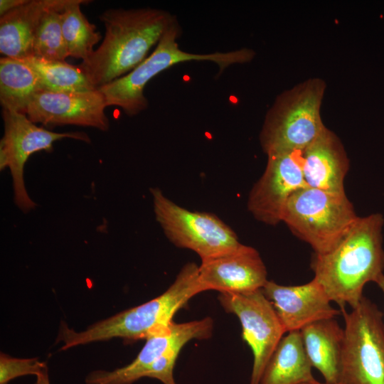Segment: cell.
I'll return each mask as SVG.
<instances>
[{
  "label": "cell",
  "mask_w": 384,
  "mask_h": 384,
  "mask_svg": "<svg viewBox=\"0 0 384 384\" xmlns=\"http://www.w3.org/2000/svg\"><path fill=\"white\" fill-rule=\"evenodd\" d=\"M35 384H50L49 380L48 370L36 376Z\"/></svg>",
  "instance_id": "cell-26"
},
{
  "label": "cell",
  "mask_w": 384,
  "mask_h": 384,
  "mask_svg": "<svg viewBox=\"0 0 384 384\" xmlns=\"http://www.w3.org/2000/svg\"><path fill=\"white\" fill-rule=\"evenodd\" d=\"M326 84L309 78L280 94L266 114L260 142L267 154L302 152L326 127L321 106Z\"/></svg>",
  "instance_id": "cell-5"
},
{
  "label": "cell",
  "mask_w": 384,
  "mask_h": 384,
  "mask_svg": "<svg viewBox=\"0 0 384 384\" xmlns=\"http://www.w3.org/2000/svg\"><path fill=\"white\" fill-rule=\"evenodd\" d=\"M218 300L242 326L243 340L251 348L253 364L250 384H259L272 354L286 334L272 302L262 289L245 293H220Z\"/></svg>",
  "instance_id": "cell-10"
},
{
  "label": "cell",
  "mask_w": 384,
  "mask_h": 384,
  "mask_svg": "<svg viewBox=\"0 0 384 384\" xmlns=\"http://www.w3.org/2000/svg\"><path fill=\"white\" fill-rule=\"evenodd\" d=\"M341 313L345 325L338 383L384 384L383 314L364 297Z\"/></svg>",
  "instance_id": "cell-7"
},
{
  "label": "cell",
  "mask_w": 384,
  "mask_h": 384,
  "mask_svg": "<svg viewBox=\"0 0 384 384\" xmlns=\"http://www.w3.org/2000/svg\"><path fill=\"white\" fill-rule=\"evenodd\" d=\"M198 280L203 292L233 294L262 289L268 281L258 251L242 243L227 253L201 260Z\"/></svg>",
  "instance_id": "cell-14"
},
{
  "label": "cell",
  "mask_w": 384,
  "mask_h": 384,
  "mask_svg": "<svg viewBox=\"0 0 384 384\" xmlns=\"http://www.w3.org/2000/svg\"><path fill=\"white\" fill-rule=\"evenodd\" d=\"M46 0H28L0 18V53L22 60L32 56L33 38Z\"/></svg>",
  "instance_id": "cell-19"
},
{
  "label": "cell",
  "mask_w": 384,
  "mask_h": 384,
  "mask_svg": "<svg viewBox=\"0 0 384 384\" xmlns=\"http://www.w3.org/2000/svg\"><path fill=\"white\" fill-rule=\"evenodd\" d=\"M150 193L156 220L175 246L191 250L204 260L241 244L235 233L215 214L183 208L156 187L150 188Z\"/></svg>",
  "instance_id": "cell-8"
},
{
  "label": "cell",
  "mask_w": 384,
  "mask_h": 384,
  "mask_svg": "<svg viewBox=\"0 0 384 384\" xmlns=\"http://www.w3.org/2000/svg\"><path fill=\"white\" fill-rule=\"evenodd\" d=\"M28 0H1L0 1V16L25 4Z\"/></svg>",
  "instance_id": "cell-25"
},
{
  "label": "cell",
  "mask_w": 384,
  "mask_h": 384,
  "mask_svg": "<svg viewBox=\"0 0 384 384\" xmlns=\"http://www.w3.org/2000/svg\"><path fill=\"white\" fill-rule=\"evenodd\" d=\"M298 153L282 152L267 155L264 173L251 189L247 209L260 222L276 225L282 222L284 208L292 195L306 187L302 157Z\"/></svg>",
  "instance_id": "cell-12"
},
{
  "label": "cell",
  "mask_w": 384,
  "mask_h": 384,
  "mask_svg": "<svg viewBox=\"0 0 384 384\" xmlns=\"http://www.w3.org/2000/svg\"><path fill=\"white\" fill-rule=\"evenodd\" d=\"M181 33L176 18L165 31L154 51L139 65L125 75L100 87L107 105L118 107L128 116H134L144 111L148 100L144 90L156 75L170 67L187 61H209L215 63L222 73L234 64L251 61L255 53L250 48L228 52L199 54L184 51L177 42Z\"/></svg>",
  "instance_id": "cell-4"
},
{
  "label": "cell",
  "mask_w": 384,
  "mask_h": 384,
  "mask_svg": "<svg viewBox=\"0 0 384 384\" xmlns=\"http://www.w3.org/2000/svg\"><path fill=\"white\" fill-rule=\"evenodd\" d=\"M37 74L42 90L55 92H83L95 88L78 65L65 61L48 60L35 56L22 59Z\"/></svg>",
  "instance_id": "cell-22"
},
{
  "label": "cell",
  "mask_w": 384,
  "mask_h": 384,
  "mask_svg": "<svg viewBox=\"0 0 384 384\" xmlns=\"http://www.w3.org/2000/svg\"><path fill=\"white\" fill-rule=\"evenodd\" d=\"M48 370L46 363L38 358H18L4 353L0 354V384H8L21 376H37Z\"/></svg>",
  "instance_id": "cell-24"
},
{
  "label": "cell",
  "mask_w": 384,
  "mask_h": 384,
  "mask_svg": "<svg viewBox=\"0 0 384 384\" xmlns=\"http://www.w3.org/2000/svg\"><path fill=\"white\" fill-rule=\"evenodd\" d=\"M383 222L379 213L358 217L335 248L312 257L314 279L341 311L346 305L351 309L357 306L363 297L365 285L375 282L383 274Z\"/></svg>",
  "instance_id": "cell-1"
},
{
  "label": "cell",
  "mask_w": 384,
  "mask_h": 384,
  "mask_svg": "<svg viewBox=\"0 0 384 384\" xmlns=\"http://www.w3.org/2000/svg\"><path fill=\"white\" fill-rule=\"evenodd\" d=\"M299 331L284 336L263 371L259 384H303L314 380Z\"/></svg>",
  "instance_id": "cell-18"
},
{
  "label": "cell",
  "mask_w": 384,
  "mask_h": 384,
  "mask_svg": "<svg viewBox=\"0 0 384 384\" xmlns=\"http://www.w3.org/2000/svg\"><path fill=\"white\" fill-rule=\"evenodd\" d=\"M213 329L210 317L185 323L172 321L146 338V343L135 359L128 365L107 371L93 370L85 378L86 384H132L144 375L151 365L164 356L181 351L193 339H207Z\"/></svg>",
  "instance_id": "cell-11"
},
{
  "label": "cell",
  "mask_w": 384,
  "mask_h": 384,
  "mask_svg": "<svg viewBox=\"0 0 384 384\" xmlns=\"http://www.w3.org/2000/svg\"><path fill=\"white\" fill-rule=\"evenodd\" d=\"M375 283L380 287L383 293L384 294V274H382L375 281Z\"/></svg>",
  "instance_id": "cell-27"
},
{
  "label": "cell",
  "mask_w": 384,
  "mask_h": 384,
  "mask_svg": "<svg viewBox=\"0 0 384 384\" xmlns=\"http://www.w3.org/2000/svg\"><path fill=\"white\" fill-rule=\"evenodd\" d=\"M358 218L346 193L306 186L289 198L282 222L315 254L322 255L338 245Z\"/></svg>",
  "instance_id": "cell-6"
},
{
  "label": "cell",
  "mask_w": 384,
  "mask_h": 384,
  "mask_svg": "<svg viewBox=\"0 0 384 384\" xmlns=\"http://www.w3.org/2000/svg\"><path fill=\"white\" fill-rule=\"evenodd\" d=\"M303 384H329V383H327L326 382L321 383V382L316 380V379H314V380H313L311 381H309V382H307V383H303ZM336 384H341V383H336Z\"/></svg>",
  "instance_id": "cell-28"
},
{
  "label": "cell",
  "mask_w": 384,
  "mask_h": 384,
  "mask_svg": "<svg viewBox=\"0 0 384 384\" xmlns=\"http://www.w3.org/2000/svg\"><path fill=\"white\" fill-rule=\"evenodd\" d=\"M88 2L65 0L61 11L62 31L68 55L82 61L91 56L102 37L80 10V6Z\"/></svg>",
  "instance_id": "cell-21"
},
{
  "label": "cell",
  "mask_w": 384,
  "mask_h": 384,
  "mask_svg": "<svg viewBox=\"0 0 384 384\" xmlns=\"http://www.w3.org/2000/svg\"><path fill=\"white\" fill-rule=\"evenodd\" d=\"M262 289L272 302L286 333L300 331L311 323L335 318L341 313L332 306L327 294L315 279L294 286L268 280Z\"/></svg>",
  "instance_id": "cell-15"
},
{
  "label": "cell",
  "mask_w": 384,
  "mask_h": 384,
  "mask_svg": "<svg viewBox=\"0 0 384 384\" xmlns=\"http://www.w3.org/2000/svg\"><path fill=\"white\" fill-rule=\"evenodd\" d=\"M303 345L313 368L326 383L339 380L344 331L334 318L311 323L300 331Z\"/></svg>",
  "instance_id": "cell-17"
},
{
  "label": "cell",
  "mask_w": 384,
  "mask_h": 384,
  "mask_svg": "<svg viewBox=\"0 0 384 384\" xmlns=\"http://www.w3.org/2000/svg\"><path fill=\"white\" fill-rule=\"evenodd\" d=\"M4 135L0 141V169L8 168L12 178L14 201L23 213H28L36 203L28 195L24 182V167L28 158L41 151L50 152L53 144L68 138L90 142L82 132H55L38 127L25 114L2 110Z\"/></svg>",
  "instance_id": "cell-9"
},
{
  "label": "cell",
  "mask_w": 384,
  "mask_h": 384,
  "mask_svg": "<svg viewBox=\"0 0 384 384\" xmlns=\"http://www.w3.org/2000/svg\"><path fill=\"white\" fill-rule=\"evenodd\" d=\"M302 154V172L308 187L345 193L343 181L349 161L336 134L325 127Z\"/></svg>",
  "instance_id": "cell-16"
},
{
  "label": "cell",
  "mask_w": 384,
  "mask_h": 384,
  "mask_svg": "<svg viewBox=\"0 0 384 384\" xmlns=\"http://www.w3.org/2000/svg\"><path fill=\"white\" fill-rule=\"evenodd\" d=\"M105 28L100 46L78 65L95 87L131 72L176 18L155 8L109 9L99 16Z\"/></svg>",
  "instance_id": "cell-2"
},
{
  "label": "cell",
  "mask_w": 384,
  "mask_h": 384,
  "mask_svg": "<svg viewBox=\"0 0 384 384\" xmlns=\"http://www.w3.org/2000/svg\"><path fill=\"white\" fill-rule=\"evenodd\" d=\"M65 2V0H46L33 38L32 56L60 61H65L69 56L61 24Z\"/></svg>",
  "instance_id": "cell-23"
},
{
  "label": "cell",
  "mask_w": 384,
  "mask_h": 384,
  "mask_svg": "<svg viewBox=\"0 0 384 384\" xmlns=\"http://www.w3.org/2000/svg\"><path fill=\"white\" fill-rule=\"evenodd\" d=\"M203 292L198 280V266L186 263L174 282L161 294L139 306L96 322L82 331L70 329L61 321L56 342L63 343L61 351L114 338L137 341L167 326L175 314L190 299Z\"/></svg>",
  "instance_id": "cell-3"
},
{
  "label": "cell",
  "mask_w": 384,
  "mask_h": 384,
  "mask_svg": "<svg viewBox=\"0 0 384 384\" xmlns=\"http://www.w3.org/2000/svg\"><path fill=\"white\" fill-rule=\"evenodd\" d=\"M107 107L100 89L83 92H55L41 90L32 97L25 114L46 127L77 125L107 131Z\"/></svg>",
  "instance_id": "cell-13"
},
{
  "label": "cell",
  "mask_w": 384,
  "mask_h": 384,
  "mask_svg": "<svg viewBox=\"0 0 384 384\" xmlns=\"http://www.w3.org/2000/svg\"><path fill=\"white\" fill-rule=\"evenodd\" d=\"M42 87L36 72L23 60L0 59V102L2 110L25 114L32 97Z\"/></svg>",
  "instance_id": "cell-20"
}]
</instances>
